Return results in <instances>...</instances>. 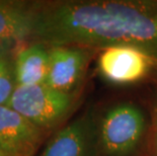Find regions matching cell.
<instances>
[{
  "mask_svg": "<svg viewBox=\"0 0 157 156\" xmlns=\"http://www.w3.org/2000/svg\"><path fill=\"white\" fill-rule=\"evenodd\" d=\"M50 136L7 105H0V154L36 156Z\"/></svg>",
  "mask_w": 157,
  "mask_h": 156,
  "instance_id": "7",
  "label": "cell"
},
{
  "mask_svg": "<svg viewBox=\"0 0 157 156\" xmlns=\"http://www.w3.org/2000/svg\"><path fill=\"white\" fill-rule=\"evenodd\" d=\"M80 94L60 91L46 83L16 86L7 105L52 135L74 114Z\"/></svg>",
  "mask_w": 157,
  "mask_h": 156,
  "instance_id": "3",
  "label": "cell"
},
{
  "mask_svg": "<svg viewBox=\"0 0 157 156\" xmlns=\"http://www.w3.org/2000/svg\"><path fill=\"white\" fill-rule=\"evenodd\" d=\"M0 156H4V155H2V154H0Z\"/></svg>",
  "mask_w": 157,
  "mask_h": 156,
  "instance_id": "12",
  "label": "cell"
},
{
  "mask_svg": "<svg viewBox=\"0 0 157 156\" xmlns=\"http://www.w3.org/2000/svg\"><path fill=\"white\" fill-rule=\"evenodd\" d=\"M98 156H144L149 150L151 116L134 101L94 108Z\"/></svg>",
  "mask_w": 157,
  "mask_h": 156,
  "instance_id": "2",
  "label": "cell"
},
{
  "mask_svg": "<svg viewBox=\"0 0 157 156\" xmlns=\"http://www.w3.org/2000/svg\"><path fill=\"white\" fill-rule=\"evenodd\" d=\"M38 0H0V51L28 43Z\"/></svg>",
  "mask_w": 157,
  "mask_h": 156,
  "instance_id": "8",
  "label": "cell"
},
{
  "mask_svg": "<svg viewBox=\"0 0 157 156\" xmlns=\"http://www.w3.org/2000/svg\"><path fill=\"white\" fill-rule=\"evenodd\" d=\"M15 50L0 51V105H7L16 87L13 65Z\"/></svg>",
  "mask_w": 157,
  "mask_h": 156,
  "instance_id": "10",
  "label": "cell"
},
{
  "mask_svg": "<svg viewBox=\"0 0 157 156\" xmlns=\"http://www.w3.org/2000/svg\"><path fill=\"white\" fill-rule=\"evenodd\" d=\"M29 42L95 51L133 46L157 60V0H38Z\"/></svg>",
  "mask_w": 157,
  "mask_h": 156,
  "instance_id": "1",
  "label": "cell"
},
{
  "mask_svg": "<svg viewBox=\"0 0 157 156\" xmlns=\"http://www.w3.org/2000/svg\"><path fill=\"white\" fill-rule=\"evenodd\" d=\"M99 76L115 86H130L144 81L157 67V60L133 46H112L96 52Z\"/></svg>",
  "mask_w": 157,
  "mask_h": 156,
  "instance_id": "4",
  "label": "cell"
},
{
  "mask_svg": "<svg viewBox=\"0 0 157 156\" xmlns=\"http://www.w3.org/2000/svg\"><path fill=\"white\" fill-rule=\"evenodd\" d=\"M39 156H98L94 108H88L55 131Z\"/></svg>",
  "mask_w": 157,
  "mask_h": 156,
  "instance_id": "6",
  "label": "cell"
},
{
  "mask_svg": "<svg viewBox=\"0 0 157 156\" xmlns=\"http://www.w3.org/2000/svg\"><path fill=\"white\" fill-rule=\"evenodd\" d=\"M151 131L149 141V156H157V92L152 105L151 111Z\"/></svg>",
  "mask_w": 157,
  "mask_h": 156,
  "instance_id": "11",
  "label": "cell"
},
{
  "mask_svg": "<svg viewBox=\"0 0 157 156\" xmlns=\"http://www.w3.org/2000/svg\"><path fill=\"white\" fill-rule=\"evenodd\" d=\"M95 50L79 46L49 47L47 85L67 93H80Z\"/></svg>",
  "mask_w": 157,
  "mask_h": 156,
  "instance_id": "5",
  "label": "cell"
},
{
  "mask_svg": "<svg viewBox=\"0 0 157 156\" xmlns=\"http://www.w3.org/2000/svg\"><path fill=\"white\" fill-rule=\"evenodd\" d=\"M13 65L16 86L45 83L49 66V47L42 43H25L14 51Z\"/></svg>",
  "mask_w": 157,
  "mask_h": 156,
  "instance_id": "9",
  "label": "cell"
}]
</instances>
